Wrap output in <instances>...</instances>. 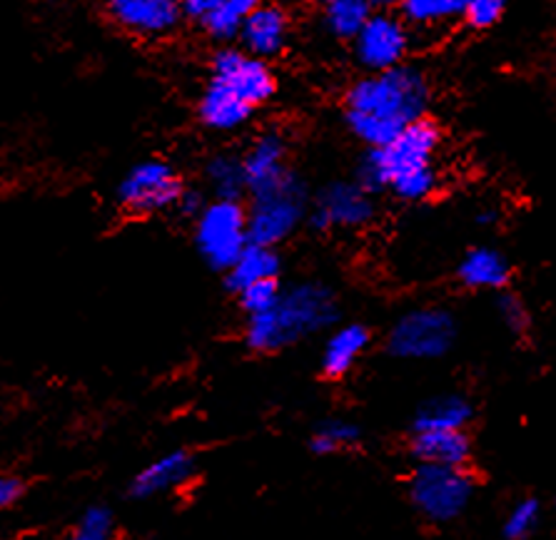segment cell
<instances>
[{"label":"cell","mask_w":556,"mask_h":540,"mask_svg":"<svg viewBox=\"0 0 556 540\" xmlns=\"http://www.w3.org/2000/svg\"><path fill=\"white\" fill-rule=\"evenodd\" d=\"M429 95L427 75L412 65L369 73L344 95V123L365 145L382 147L422 120Z\"/></svg>","instance_id":"6da1fadb"},{"label":"cell","mask_w":556,"mask_h":540,"mask_svg":"<svg viewBox=\"0 0 556 540\" xmlns=\"http://www.w3.org/2000/svg\"><path fill=\"white\" fill-rule=\"evenodd\" d=\"M442 130L422 117L382 147H372L359 167V184L367 192L387 190L404 202H422L440 184L437 155Z\"/></svg>","instance_id":"7a4b0ae2"},{"label":"cell","mask_w":556,"mask_h":540,"mask_svg":"<svg viewBox=\"0 0 556 540\" xmlns=\"http://www.w3.org/2000/svg\"><path fill=\"white\" fill-rule=\"evenodd\" d=\"M337 299L323 282H300L282 290L265 314L250 317L245 342L252 351L275 353L315 336L337 322Z\"/></svg>","instance_id":"3957f363"},{"label":"cell","mask_w":556,"mask_h":540,"mask_svg":"<svg viewBox=\"0 0 556 540\" xmlns=\"http://www.w3.org/2000/svg\"><path fill=\"white\" fill-rule=\"evenodd\" d=\"M248 237L252 244L277 249V244L290 240L307 217V190L298 175H288L275 188L250 195Z\"/></svg>","instance_id":"277c9868"},{"label":"cell","mask_w":556,"mask_h":540,"mask_svg":"<svg viewBox=\"0 0 556 540\" xmlns=\"http://www.w3.org/2000/svg\"><path fill=\"white\" fill-rule=\"evenodd\" d=\"M457 319L442 307H417L402 314L387 334V351L397 359L432 361L452 351Z\"/></svg>","instance_id":"5b68a950"},{"label":"cell","mask_w":556,"mask_h":540,"mask_svg":"<svg viewBox=\"0 0 556 540\" xmlns=\"http://www.w3.org/2000/svg\"><path fill=\"white\" fill-rule=\"evenodd\" d=\"M475 498V478L467 468L425 466L409 476V501L415 511L429 523H452L469 509Z\"/></svg>","instance_id":"8992f818"},{"label":"cell","mask_w":556,"mask_h":540,"mask_svg":"<svg viewBox=\"0 0 556 540\" xmlns=\"http://www.w3.org/2000/svg\"><path fill=\"white\" fill-rule=\"evenodd\" d=\"M195 244L202 259L217 272H227L250 244L248 213L242 202H205L195 217Z\"/></svg>","instance_id":"52a82bcc"},{"label":"cell","mask_w":556,"mask_h":540,"mask_svg":"<svg viewBox=\"0 0 556 540\" xmlns=\"http://www.w3.org/2000/svg\"><path fill=\"white\" fill-rule=\"evenodd\" d=\"M185 182L165 159H146L130 167L117 184V202L130 215H157L178 207Z\"/></svg>","instance_id":"ba28073f"},{"label":"cell","mask_w":556,"mask_h":540,"mask_svg":"<svg viewBox=\"0 0 556 540\" xmlns=\"http://www.w3.org/2000/svg\"><path fill=\"white\" fill-rule=\"evenodd\" d=\"M210 80L223 86L227 92L260 110L275 98L277 78L267 61L245 53L242 48H220L210 63Z\"/></svg>","instance_id":"9c48e42d"},{"label":"cell","mask_w":556,"mask_h":540,"mask_svg":"<svg viewBox=\"0 0 556 540\" xmlns=\"http://www.w3.org/2000/svg\"><path fill=\"white\" fill-rule=\"evenodd\" d=\"M355 57L369 73H384L402 65L409 50V33L397 15L372 13L355 36Z\"/></svg>","instance_id":"30bf717a"},{"label":"cell","mask_w":556,"mask_h":540,"mask_svg":"<svg viewBox=\"0 0 556 540\" xmlns=\"http://www.w3.org/2000/svg\"><path fill=\"white\" fill-rule=\"evenodd\" d=\"M375 215L369 192L359 182H334L315 200L309 222L315 230H357Z\"/></svg>","instance_id":"8fae6325"},{"label":"cell","mask_w":556,"mask_h":540,"mask_svg":"<svg viewBox=\"0 0 556 540\" xmlns=\"http://www.w3.org/2000/svg\"><path fill=\"white\" fill-rule=\"evenodd\" d=\"M105 13L117 28L146 40L170 36L182 21L178 0H105Z\"/></svg>","instance_id":"7c38bea8"},{"label":"cell","mask_w":556,"mask_h":540,"mask_svg":"<svg viewBox=\"0 0 556 540\" xmlns=\"http://www.w3.org/2000/svg\"><path fill=\"white\" fill-rule=\"evenodd\" d=\"M238 40L245 53L260 57V61L277 57L290 40L288 11L275 3H260L242 25Z\"/></svg>","instance_id":"4fadbf2b"},{"label":"cell","mask_w":556,"mask_h":540,"mask_svg":"<svg viewBox=\"0 0 556 540\" xmlns=\"http://www.w3.org/2000/svg\"><path fill=\"white\" fill-rule=\"evenodd\" d=\"M242 170H245L250 195L275 188L277 182L292 175L288 165V140L275 130L263 132L242 155Z\"/></svg>","instance_id":"5bb4252c"},{"label":"cell","mask_w":556,"mask_h":540,"mask_svg":"<svg viewBox=\"0 0 556 540\" xmlns=\"http://www.w3.org/2000/svg\"><path fill=\"white\" fill-rule=\"evenodd\" d=\"M192 474H195V455L185 449L167 451L160 459L150 461L130 480V496L138 498V501H148V498L170 493L175 488L188 484Z\"/></svg>","instance_id":"9a60e30c"},{"label":"cell","mask_w":556,"mask_h":540,"mask_svg":"<svg viewBox=\"0 0 556 540\" xmlns=\"http://www.w3.org/2000/svg\"><path fill=\"white\" fill-rule=\"evenodd\" d=\"M409 453L425 466L467 468L471 441L465 432H412Z\"/></svg>","instance_id":"2e32d148"},{"label":"cell","mask_w":556,"mask_h":540,"mask_svg":"<svg viewBox=\"0 0 556 540\" xmlns=\"http://www.w3.org/2000/svg\"><path fill=\"white\" fill-rule=\"evenodd\" d=\"M369 344H372V332L365 324L352 322L337 326L323 346V359H319L323 374L327 378L348 376L357 367L362 353L369 349Z\"/></svg>","instance_id":"e0dca14e"},{"label":"cell","mask_w":556,"mask_h":540,"mask_svg":"<svg viewBox=\"0 0 556 540\" xmlns=\"http://www.w3.org/2000/svg\"><path fill=\"white\" fill-rule=\"evenodd\" d=\"M252 115H255V110L250 105L235 98L232 92H227L223 86H217V82L207 80L198 103V117L207 130L235 132L245 128Z\"/></svg>","instance_id":"ac0fdd59"},{"label":"cell","mask_w":556,"mask_h":540,"mask_svg":"<svg viewBox=\"0 0 556 540\" xmlns=\"http://www.w3.org/2000/svg\"><path fill=\"white\" fill-rule=\"evenodd\" d=\"M457 277L462 286H467V290L496 292L509 284L511 267L502 252L492 247H477L469 249L465 259L459 261Z\"/></svg>","instance_id":"d6986e66"},{"label":"cell","mask_w":556,"mask_h":540,"mask_svg":"<svg viewBox=\"0 0 556 540\" xmlns=\"http://www.w3.org/2000/svg\"><path fill=\"white\" fill-rule=\"evenodd\" d=\"M471 416H475V409L465 396H434L417 409L412 432H465Z\"/></svg>","instance_id":"ffe728a7"},{"label":"cell","mask_w":556,"mask_h":540,"mask_svg":"<svg viewBox=\"0 0 556 540\" xmlns=\"http://www.w3.org/2000/svg\"><path fill=\"white\" fill-rule=\"evenodd\" d=\"M280 255L273 247H263V244H248L242 255L235 259V265L227 269V286L238 294L248 286L267 280H280Z\"/></svg>","instance_id":"44dd1931"},{"label":"cell","mask_w":556,"mask_h":540,"mask_svg":"<svg viewBox=\"0 0 556 540\" xmlns=\"http://www.w3.org/2000/svg\"><path fill=\"white\" fill-rule=\"evenodd\" d=\"M205 180L213 192V200H232L240 202L242 195H248L245 170H242V157L238 155H215L205 165Z\"/></svg>","instance_id":"7402d4cb"},{"label":"cell","mask_w":556,"mask_h":540,"mask_svg":"<svg viewBox=\"0 0 556 540\" xmlns=\"http://www.w3.org/2000/svg\"><path fill=\"white\" fill-rule=\"evenodd\" d=\"M369 15H372L369 0H325L323 3L325 28L340 40H355Z\"/></svg>","instance_id":"603a6c76"},{"label":"cell","mask_w":556,"mask_h":540,"mask_svg":"<svg viewBox=\"0 0 556 540\" xmlns=\"http://www.w3.org/2000/svg\"><path fill=\"white\" fill-rule=\"evenodd\" d=\"M263 3V0H223L220 5L215 8L213 15L200 25L202 30L207 33L213 40H220V43H230L240 36L242 25L250 18V13Z\"/></svg>","instance_id":"cb8c5ba5"},{"label":"cell","mask_w":556,"mask_h":540,"mask_svg":"<svg viewBox=\"0 0 556 540\" xmlns=\"http://www.w3.org/2000/svg\"><path fill=\"white\" fill-rule=\"evenodd\" d=\"M362 432L357 424L344 419H330L325 424L315 428V434L309 436V449L317 455H337L350 449H355L359 443Z\"/></svg>","instance_id":"d4e9b609"},{"label":"cell","mask_w":556,"mask_h":540,"mask_svg":"<svg viewBox=\"0 0 556 540\" xmlns=\"http://www.w3.org/2000/svg\"><path fill=\"white\" fill-rule=\"evenodd\" d=\"M404 18L417 25H440L462 18L465 0H400Z\"/></svg>","instance_id":"484cf974"},{"label":"cell","mask_w":556,"mask_h":540,"mask_svg":"<svg viewBox=\"0 0 556 540\" xmlns=\"http://www.w3.org/2000/svg\"><path fill=\"white\" fill-rule=\"evenodd\" d=\"M539 520H542V505L536 498H525L509 511L502 533L507 540H527L539 528Z\"/></svg>","instance_id":"4316f807"},{"label":"cell","mask_w":556,"mask_h":540,"mask_svg":"<svg viewBox=\"0 0 556 540\" xmlns=\"http://www.w3.org/2000/svg\"><path fill=\"white\" fill-rule=\"evenodd\" d=\"M113 533L115 518L111 509H105V505H90L80 516V520L75 523L73 533L67 536V540H113Z\"/></svg>","instance_id":"83f0119b"},{"label":"cell","mask_w":556,"mask_h":540,"mask_svg":"<svg viewBox=\"0 0 556 540\" xmlns=\"http://www.w3.org/2000/svg\"><path fill=\"white\" fill-rule=\"evenodd\" d=\"M280 292H282L280 280H267L238 292V299H240L242 311H245L250 319V317L265 314V311L277 301V297H280Z\"/></svg>","instance_id":"f1b7e54d"},{"label":"cell","mask_w":556,"mask_h":540,"mask_svg":"<svg viewBox=\"0 0 556 540\" xmlns=\"http://www.w3.org/2000/svg\"><path fill=\"white\" fill-rule=\"evenodd\" d=\"M504 11H507V0H465L462 21L475 30H486L500 23Z\"/></svg>","instance_id":"f546056e"},{"label":"cell","mask_w":556,"mask_h":540,"mask_svg":"<svg viewBox=\"0 0 556 540\" xmlns=\"http://www.w3.org/2000/svg\"><path fill=\"white\" fill-rule=\"evenodd\" d=\"M496 311H500L504 326L514 334H525L529 329V311L525 307V301L514 294H502L500 301H496Z\"/></svg>","instance_id":"4dcf8cb0"},{"label":"cell","mask_w":556,"mask_h":540,"mask_svg":"<svg viewBox=\"0 0 556 540\" xmlns=\"http://www.w3.org/2000/svg\"><path fill=\"white\" fill-rule=\"evenodd\" d=\"M220 3L223 0H178L182 18L198 23V25L205 23Z\"/></svg>","instance_id":"1f68e13d"},{"label":"cell","mask_w":556,"mask_h":540,"mask_svg":"<svg viewBox=\"0 0 556 540\" xmlns=\"http://www.w3.org/2000/svg\"><path fill=\"white\" fill-rule=\"evenodd\" d=\"M23 496V484L18 478L0 476V509H8Z\"/></svg>","instance_id":"d6a6232c"},{"label":"cell","mask_w":556,"mask_h":540,"mask_svg":"<svg viewBox=\"0 0 556 540\" xmlns=\"http://www.w3.org/2000/svg\"><path fill=\"white\" fill-rule=\"evenodd\" d=\"M202 207H205V202H202V195H198V192H190V190L182 192V197H180V202H178L180 213L190 215L192 219H195V217L200 215Z\"/></svg>","instance_id":"836d02e7"},{"label":"cell","mask_w":556,"mask_h":540,"mask_svg":"<svg viewBox=\"0 0 556 540\" xmlns=\"http://www.w3.org/2000/svg\"><path fill=\"white\" fill-rule=\"evenodd\" d=\"M369 3H372V8H387V5L400 3V0H369Z\"/></svg>","instance_id":"e575fe53"},{"label":"cell","mask_w":556,"mask_h":540,"mask_svg":"<svg viewBox=\"0 0 556 540\" xmlns=\"http://www.w3.org/2000/svg\"><path fill=\"white\" fill-rule=\"evenodd\" d=\"M312 3H325V0H312Z\"/></svg>","instance_id":"d590c367"}]
</instances>
